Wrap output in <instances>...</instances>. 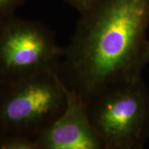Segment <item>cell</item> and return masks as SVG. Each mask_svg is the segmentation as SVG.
Segmentation results:
<instances>
[{"label": "cell", "instance_id": "cell-7", "mask_svg": "<svg viewBox=\"0 0 149 149\" xmlns=\"http://www.w3.org/2000/svg\"><path fill=\"white\" fill-rule=\"evenodd\" d=\"M22 2V0H0V17L13 13V11Z\"/></svg>", "mask_w": 149, "mask_h": 149}, {"label": "cell", "instance_id": "cell-6", "mask_svg": "<svg viewBox=\"0 0 149 149\" xmlns=\"http://www.w3.org/2000/svg\"><path fill=\"white\" fill-rule=\"evenodd\" d=\"M0 149H38L37 139L26 135L0 138Z\"/></svg>", "mask_w": 149, "mask_h": 149}, {"label": "cell", "instance_id": "cell-4", "mask_svg": "<svg viewBox=\"0 0 149 149\" xmlns=\"http://www.w3.org/2000/svg\"><path fill=\"white\" fill-rule=\"evenodd\" d=\"M63 47L38 22L13 13L0 17V84L12 85L47 71L57 70Z\"/></svg>", "mask_w": 149, "mask_h": 149}, {"label": "cell", "instance_id": "cell-1", "mask_svg": "<svg viewBox=\"0 0 149 149\" xmlns=\"http://www.w3.org/2000/svg\"><path fill=\"white\" fill-rule=\"evenodd\" d=\"M80 15L57 72L87 104L110 85L141 78L149 0H95Z\"/></svg>", "mask_w": 149, "mask_h": 149}, {"label": "cell", "instance_id": "cell-8", "mask_svg": "<svg viewBox=\"0 0 149 149\" xmlns=\"http://www.w3.org/2000/svg\"><path fill=\"white\" fill-rule=\"evenodd\" d=\"M72 8H74L80 14L87 11L95 0H65Z\"/></svg>", "mask_w": 149, "mask_h": 149}, {"label": "cell", "instance_id": "cell-3", "mask_svg": "<svg viewBox=\"0 0 149 149\" xmlns=\"http://www.w3.org/2000/svg\"><path fill=\"white\" fill-rule=\"evenodd\" d=\"M66 99V87L57 70L3 86L0 138L26 135L37 139L63 111Z\"/></svg>", "mask_w": 149, "mask_h": 149}, {"label": "cell", "instance_id": "cell-9", "mask_svg": "<svg viewBox=\"0 0 149 149\" xmlns=\"http://www.w3.org/2000/svg\"><path fill=\"white\" fill-rule=\"evenodd\" d=\"M145 56H146V61L147 63L149 62V41L148 40V42L146 45V50H145Z\"/></svg>", "mask_w": 149, "mask_h": 149}, {"label": "cell", "instance_id": "cell-5", "mask_svg": "<svg viewBox=\"0 0 149 149\" xmlns=\"http://www.w3.org/2000/svg\"><path fill=\"white\" fill-rule=\"evenodd\" d=\"M66 95L63 111L37 138L38 149H104L84 100L67 88Z\"/></svg>", "mask_w": 149, "mask_h": 149}, {"label": "cell", "instance_id": "cell-10", "mask_svg": "<svg viewBox=\"0 0 149 149\" xmlns=\"http://www.w3.org/2000/svg\"><path fill=\"white\" fill-rule=\"evenodd\" d=\"M2 88H3V86L1 85V84H0V92H1V90H2Z\"/></svg>", "mask_w": 149, "mask_h": 149}, {"label": "cell", "instance_id": "cell-2", "mask_svg": "<svg viewBox=\"0 0 149 149\" xmlns=\"http://www.w3.org/2000/svg\"><path fill=\"white\" fill-rule=\"evenodd\" d=\"M104 149H139L149 135V93L142 77L112 85L86 104Z\"/></svg>", "mask_w": 149, "mask_h": 149}]
</instances>
